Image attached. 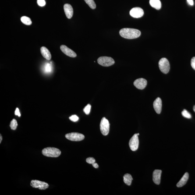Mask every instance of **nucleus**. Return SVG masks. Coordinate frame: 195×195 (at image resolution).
<instances>
[{
	"label": "nucleus",
	"instance_id": "obj_1",
	"mask_svg": "<svg viewBox=\"0 0 195 195\" xmlns=\"http://www.w3.org/2000/svg\"><path fill=\"white\" fill-rule=\"evenodd\" d=\"M119 34L121 37L128 39L137 38L141 34V32L138 29L124 28L121 29Z\"/></svg>",
	"mask_w": 195,
	"mask_h": 195
},
{
	"label": "nucleus",
	"instance_id": "obj_2",
	"mask_svg": "<svg viewBox=\"0 0 195 195\" xmlns=\"http://www.w3.org/2000/svg\"><path fill=\"white\" fill-rule=\"evenodd\" d=\"M42 154L46 157L56 158L61 155V152L60 150L55 147H48L42 150Z\"/></svg>",
	"mask_w": 195,
	"mask_h": 195
},
{
	"label": "nucleus",
	"instance_id": "obj_3",
	"mask_svg": "<svg viewBox=\"0 0 195 195\" xmlns=\"http://www.w3.org/2000/svg\"><path fill=\"white\" fill-rule=\"evenodd\" d=\"M98 63L100 65L104 67H109L115 63V61L111 57L101 56L98 59Z\"/></svg>",
	"mask_w": 195,
	"mask_h": 195
},
{
	"label": "nucleus",
	"instance_id": "obj_4",
	"mask_svg": "<svg viewBox=\"0 0 195 195\" xmlns=\"http://www.w3.org/2000/svg\"><path fill=\"white\" fill-rule=\"evenodd\" d=\"M110 125L109 121L105 118H102L100 124V130L104 136H107L109 132Z\"/></svg>",
	"mask_w": 195,
	"mask_h": 195
},
{
	"label": "nucleus",
	"instance_id": "obj_5",
	"mask_svg": "<svg viewBox=\"0 0 195 195\" xmlns=\"http://www.w3.org/2000/svg\"><path fill=\"white\" fill-rule=\"evenodd\" d=\"M159 67L161 71L164 74L168 73L170 70L169 61L165 58H161L159 62Z\"/></svg>",
	"mask_w": 195,
	"mask_h": 195
},
{
	"label": "nucleus",
	"instance_id": "obj_6",
	"mask_svg": "<svg viewBox=\"0 0 195 195\" xmlns=\"http://www.w3.org/2000/svg\"><path fill=\"white\" fill-rule=\"evenodd\" d=\"M65 136L68 140L73 141H81L85 138V136L83 134L76 132L67 134Z\"/></svg>",
	"mask_w": 195,
	"mask_h": 195
},
{
	"label": "nucleus",
	"instance_id": "obj_7",
	"mask_svg": "<svg viewBox=\"0 0 195 195\" xmlns=\"http://www.w3.org/2000/svg\"><path fill=\"white\" fill-rule=\"evenodd\" d=\"M129 146L130 149L135 151L138 149L139 146V140L138 134H135L130 139Z\"/></svg>",
	"mask_w": 195,
	"mask_h": 195
},
{
	"label": "nucleus",
	"instance_id": "obj_8",
	"mask_svg": "<svg viewBox=\"0 0 195 195\" xmlns=\"http://www.w3.org/2000/svg\"><path fill=\"white\" fill-rule=\"evenodd\" d=\"M30 185L33 188H38L40 190H45L49 187L48 184L37 180H32Z\"/></svg>",
	"mask_w": 195,
	"mask_h": 195
},
{
	"label": "nucleus",
	"instance_id": "obj_9",
	"mask_svg": "<svg viewBox=\"0 0 195 195\" xmlns=\"http://www.w3.org/2000/svg\"><path fill=\"white\" fill-rule=\"evenodd\" d=\"M130 15L133 17L140 18L144 15V12L141 8L139 7H136L131 9Z\"/></svg>",
	"mask_w": 195,
	"mask_h": 195
},
{
	"label": "nucleus",
	"instance_id": "obj_10",
	"mask_svg": "<svg viewBox=\"0 0 195 195\" xmlns=\"http://www.w3.org/2000/svg\"><path fill=\"white\" fill-rule=\"evenodd\" d=\"M147 85V80L143 78L136 79L134 82V85L136 88L143 90L144 89Z\"/></svg>",
	"mask_w": 195,
	"mask_h": 195
},
{
	"label": "nucleus",
	"instance_id": "obj_11",
	"mask_svg": "<svg viewBox=\"0 0 195 195\" xmlns=\"http://www.w3.org/2000/svg\"><path fill=\"white\" fill-rule=\"evenodd\" d=\"M60 48L62 52L68 56L72 57V58H75L77 56L76 53L66 46L61 45Z\"/></svg>",
	"mask_w": 195,
	"mask_h": 195
},
{
	"label": "nucleus",
	"instance_id": "obj_12",
	"mask_svg": "<svg viewBox=\"0 0 195 195\" xmlns=\"http://www.w3.org/2000/svg\"><path fill=\"white\" fill-rule=\"evenodd\" d=\"M153 106L155 112L158 114H160L162 108V101L159 97L157 98L153 103Z\"/></svg>",
	"mask_w": 195,
	"mask_h": 195
},
{
	"label": "nucleus",
	"instance_id": "obj_13",
	"mask_svg": "<svg viewBox=\"0 0 195 195\" xmlns=\"http://www.w3.org/2000/svg\"><path fill=\"white\" fill-rule=\"evenodd\" d=\"M64 9L67 17L68 19H71L73 14V10L71 5L69 4H65L64 6Z\"/></svg>",
	"mask_w": 195,
	"mask_h": 195
},
{
	"label": "nucleus",
	"instance_id": "obj_14",
	"mask_svg": "<svg viewBox=\"0 0 195 195\" xmlns=\"http://www.w3.org/2000/svg\"><path fill=\"white\" fill-rule=\"evenodd\" d=\"M161 172L162 171L161 170L156 169L153 173V181L156 184H160Z\"/></svg>",
	"mask_w": 195,
	"mask_h": 195
},
{
	"label": "nucleus",
	"instance_id": "obj_15",
	"mask_svg": "<svg viewBox=\"0 0 195 195\" xmlns=\"http://www.w3.org/2000/svg\"><path fill=\"white\" fill-rule=\"evenodd\" d=\"M42 55L47 60L49 61L51 59V55L48 49L45 47H42L41 48Z\"/></svg>",
	"mask_w": 195,
	"mask_h": 195
},
{
	"label": "nucleus",
	"instance_id": "obj_16",
	"mask_svg": "<svg viewBox=\"0 0 195 195\" xmlns=\"http://www.w3.org/2000/svg\"><path fill=\"white\" fill-rule=\"evenodd\" d=\"M189 175L188 173L186 172L182 177V178L177 184V186L178 188L182 187L185 185L189 179Z\"/></svg>",
	"mask_w": 195,
	"mask_h": 195
},
{
	"label": "nucleus",
	"instance_id": "obj_17",
	"mask_svg": "<svg viewBox=\"0 0 195 195\" xmlns=\"http://www.w3.org/2000/svg\"><path fill=\"white\" fill-rule=\"evenodd\" d=\"M149 3L152 7L157 10L161 9V4L160 0H150Z\"/></svg>",
	"mask_w": 195,
	"mask_h": 195
},
{
	"label": "nucleus",
	"instance_id": "obj_18",
	"mask_svg": "<svg viewBox=\"0 0 195 195\" xmlns=\"http://www.w3.org/2000/svg\"><path fill=\"white\" fill-rule=\"evenodd\" d=\"M124 182L127 185L130 186L131 184L133 178L130 174L126 173L123 177Z\"/></svg>",
	"mask_w": 195,
	"mask_h": 195
},
{
	"label": "nucleus",
	"instance_id": "obj_19",
	"mask_svg": "<svg viewBox=\"0 0 195 195\" xmlns=\"http://www.w3.org/2000/svg\"><path fill=\"white\" fill-rule=\"evenodd\" d=\"M21 20L24 24L29 26L32 24V22L30 18L26 16H23L21 18Z\"/></svg>",
	"mask_w": 195,
	"mask_h": 195
},
{
	"label": "nucleus",
	"instance_id": "obj_20",
	"mask_svg": "<svg viewBox=\"0 0 195 195\" xmlns=\"http://www.w3.org/2000/svg\"><path fill=\"white\" fill-rule=\"evenodd\" d=\"M84 1L90 8L92 9H95L96 7V4L94 0H84Z\"/></svg>",
	"mask_w": 195,
	"mask_h": 195
},
{
	"label": "nucleus",
	"instance_id": "obj_21",
	"mask_svg": "<svg viewBox=\"0 0 195 195\" xmlns=\"http://www.w3.org/2000/svg\"><path fill=\"white\" fill-rule=\"evenodd\" d=\"M17 125L18 124L16 120L13 119L11 122L10 126L12 130H16Z\"/></svg>",
	"mask_w": 195,
	"mask_h": 195
},
{
	"label": "nucleus",
	"instance_id": "obj_22",
	"mask_svg": "<svg viewBox=\"0 0 195 195\" xmlns=\"http://www.w3.org/2000/svg\"><path fill=\"white\" fill-rule=\"evenodd\" d=\"M44 71L45 73H50L52 71V67L50 63L46 64L44 66Z\"/></svg>",
	"mask_w": 195,
	"mask_h": 195
},
{
	"label": "nucleus",
	"instance_id": "obj_23",
	"mask_svg": "<svg viewBox=\"0 0 195 195\" xmlns=\"http://www.w3.org/2000/svg\"><path fill=\"white\" fill-rule=\"evenodd\" d=\"M182 114L184 117L188 119H190L192 118L191 114L185 109L184 110L182 111Z\"/></svg>",
	"mask_w": 195,
	"mask_h": 195
},
{
	"label": "nucleus",
	"instance_id": "obj_24",
	"mask_svg": "<svg viewBox=\"0 0 195 195\" xmlns=\"http://www.w3.org/2000/svg\"><path fill=\"white\" fill-rule=\"evenodd\" d=\"M91 106L90 104H88L85 107L83 110V111L86 115H89L90 114V110H91Z\"/></svg>",
	"mask_w": 195,
	"mask_h": 195
},
{
	"label": "nucleus",
	"instance_id": "obj_25",
	"mask_svg": "<svg viewBox=\"0 0 195 195\" xmlns=\"http://www.w3.org/2000/svg\"><path fill=\"white\" fill-rule=\"evenodd\" d=\"M69 119L73 122H76L79 120V118L76 115H73L69 117Z\"/></svg>",
	"mask_w": 195,
	"mask_h": 195
},
{
	"label": "nucleus",
	"instance_id": "obj_26",
	"mask_svg": "<svg viewBox=\"0 0 195 195\" xmlns=\"http://www.w3.org/2000/svg\"><path fill=\"white\" fill-rule=\"evenodd\" d=\"M86 161L88 163L92 164L95 162V159L94 158H92V157H89V158L86 159Z\"/></svg>",
	"mask_w": 195,
	"mask_h": 195
},
{
	"label": "nucleus",
	"instance_id": "obj_27",
	"mask_svg": "<svg viewBox=\"0 0 195 195\" xmlns=\"http://www.w3.org/2000/svg\"><path fill=\"white\" fill-rule=\"evenodd\" d=\"M37 3L39 6H44L46 5V2L44 0H37Z\"/></svg>",
	"mask_w": 195,
	"mask_h": 195
},
{
	"label": "nucleus",
	"instance_id": "obj_28",
	"mask_svg": "<svg viewBox=\"0 0 195 195\" xmlns=\"http://www.w3.org/2000/svg\"><path fill=\"white\" fill-rule=\"evenodd\" d=\"M191 65L192 68L195 70V57H193L191 61Z\"/></svg>",
	"mask_w": 195,
	"mask_h": 195
},
{
	"label": "nucleus",
	"instance_id": "obj_29",
	"mask_svg": "<svg viewBox=\"0 0 195 195\" xmlns=\"http://www.w3.org/2000/svg\"><path fill=\"white\" fill-rule=\"evenodd\" d=\"M15 115H17L19 117H20L21 114L18 108H16V110L15 111Z\"/></svg>",
	"mask_w": 195,
	"mask_h": 195
},
{
	"label": "nucleus",
	"instance_id": "obj_30",
	"mask_svg": "<svg viewBox=\"0 0 195 195\" xmlns=\"http://www.w3.org/2000/svg\"><path fill=\"white\" fill-rule=\"evenodd\" d=\"M188 3L189 5H194V2L193 0H187Z\"/></svg>",
	"mask_w": 195,
	"mask_h": 195
},
{
	"label": "nucleus",
	"instance_id": "obj_31",
	"mask_svg": "<svg viewBox=\"0 0 195 195\" xmlns=\"http://www.w3.org/2000/svg\"><path fill=\"white\" fill-rule=\"evenodd\" d=\"M92 165L93 166V167H94L95 168H98L99 166L98 164L97 163H93L92 164Z\"/></svg>",
	"mask_w": 195,
	"mask_h": 195
},
{
	"label": "nucleus",
	"instance_id": "obj_32",
	"mask_svg": "<svg viewBox=\"0 0 195 195\" xmlns=\"http://www.w3.org/2000/svg\"><path fill=\"white\" fill-rule=\"evenodd\" d=\"M1 141H0V143H1V142H2V136H1Z\"/></svg>",
	"mask_w": 195,
	"mask_h": 195
},
{
	"label": "nucleus",
	"instance_id": "obj_33",
	"mask_svg": "<svg viewBox=\"0 0 195 195\" xmlns=\"http://www.w3.org/2000/svg\"><path fill=\"white\" fill-rule=\"evenodd\" d=\"M193 109L194 111V112H195V105L193 107Z\"/></svg>",
	"mask_w": 195,
	"mask_h": 195
}]
</instances>
